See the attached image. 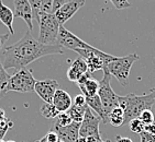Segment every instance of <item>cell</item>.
Here are the masks:
<instances>
[{"instance_id":"obj_1","label":"cell","mask_w":155,"mask_h":142,"mask_svg":"<svg viewBox=\"0 0 155 142\" xmlns=\"http://www.w3.org/2000/svg\"><path fill=\"white\" fill-rule=\"evenodd\" d=\"M55 54H63L62 48L58 45H43L35 39L31 34V31L24 34L15 44L5 48L0 55V61L6 69H22L27 68L31 62L40 59L42 57Z\"/></svg>"},{"instance_id":"obj_2","label":"cell","mask_w":155,"mask_h":142,"mask_svg":"<svg viewBox=\"0 0 155 142\" xmlns=\"http://www.w3.org/2000/svg\"><path fill=\"white\" fill-rule=\"evenodd\" d=\"M119 106L124 112V124L134 118H139L140 114L145 110H151L155 103V89L143 95H137L133 93L118 96Z\"/></svg>"},{"instance_id":"obj_3","label":"cell","mask_w":155,"mask_h":142,"mask_svg":"<svg viewBox=\"0 0 155 142\" xmlns=\"http://www.w3.org/2000/svg\"><path fill=\"white\" fill-rule=\"evenodd\" d=\"M139 59L137 54H130L124 57H114L107 63V69L122 86L128 85L132 65Z\"/></svg>"},{"instance_id":"obj_4","label":"cell","mask_w":155,"mask_h":142,"mask_svg":"<svg viewBox=\"0 0 155 142\" xmlns=\"http://www.w3.org/2000/svg\"><path fill=\"white\" fill-rule=\"evenodd\" d=\"M40 33L38 41L43 45H57V37L60 32V23L54 13H44L39 18Z\"/></svg>"},{"instance_id":"obj_5","label":"cell","mask_w":155,"mask_h":142,"mask_svg":"<svg viewBox=\"0 0 155 142\" xmlns=\"http://www.w3.org/2000/svg\"><path fill=\"white\" fill-rule=\"evenodd\" d=\"M104 71V77L99 81V89H98V96L100 98L102 104V108H104V115L108 119V115L110 112L117 106H119V101H118V95L114 93V91L111 88L110 81L111 76L110 72L108 71L107 67L102 69Z\"/></svg>"},{"instance_id":"obj_6","label":"cell","mask_w":155,"mask_h":142,"mask_svg":"<svg viewBox=\"0 0 155 142\" xmlns=\"http://www.w3.org/2000/svg\"><path fill=\"white\" fill-rule=\"evenodd\" d=\"M36 80L32 72L27 68L19 69L10 77L8 84V92H19V93H31L34 92Z\"/></svg>"},{"instance_id":"obj_7","label":"cell","mask_w":155,"mask_h":142,"mask_svg":"<svg viewBox=\"0 0 155 142\" xmlns=\"http://www.w3.org/2000/svg\"><path fill=\"white\" fill-rule=\"evenodd\" d=\"M57 45L61 48H67L72 51H77V49H90L93 48L91 45L84 42L79 37L66 30L64 26H60V32H58V37H57Z\"/></svg>"},{"instance_id":"obj_8","label":"cell","mask_w":155,"mask_h":142,"mask_svg":"<svg viewBox=\"0 0 155 142\" xmlns=\"http://www.w3.org/2000/svg\"><path fill=\"white\" fill-rule=\"evenodd\" d=\"M99 122H100V118L94 114V112L89 107H87L83 122H81L79 137L87 138V137L93 136L98 138V139H101L100 131H99Z\"/></svg>"},{"instance_id":"obj_9","label":"cell","mask_w":155,"mask_h":142,"mask_svg":"<svg viewBox=\"0 0 155 142\" xmlns=\"http://www.w3.org/2000/svg\"><path fill=\"white\" fill-rule=\"evenodd\" d=\"M85 3H86V0H68L54 12V15L61 26H63L65 22L74 17L75 13L85 6Z\"/></svg>"},{"instance_id":"obj_10","label":"cell","mask_w":155,"mask_h":142,"mask_svg":"<svg viewBox=\"0 0 155 142\" xmlns=\"http://www.w3.org/2000/svg\"><path fill=\"white\" fill-rule=\"evenodd\" d=\"M57 90H58V82L52 79L36 81L34 86V92L44 101V103H52L54 94Z\"/></svg>"},{"instance_id":"obj_11","label":"cell","mask_w":155,"mask_h":142,"mask_svg":"<svg viewBox=\"0 0 155 142\" xmlns=\"http://www.w3.org/2000/svg\"><path fill=\"white\" fill-rule=\"evenodd\" d=\"M79 128H81V122H73L69 126L62 127L54 122L53 127L51 130L56 132L58 136V139L64 142H75L79 138Z\"/></svg>"},{"instance_id":"obj_12","label":"cell","mask_w":155,"mask_h":142,"mask_svg":"<svg viewBox=\"0 0 155 142\" xmlns=\"http://www.w3.org/2000/svg\"><path fill=\"white\" fill-rule=\"evenodd\" d=\"M77 86L81 91V94L85 97H90L94 95H97L99 89V81L93 78V73L87 71L86 73L83 74L81 78L76 82Z\"/></svg>"},{"instance_id":"obj_13","label":"cell","mask_w":155,"mask_h":142,"mask_svg":"<svg viewBox=\"0 0 155 142\" xmlns=\"http://www.w3.org/2000/svg\"><path fill=\"white\" fill-rule=\"evenodd\" d=\"M15 5V17L21 18L29 26V31L33 30V14L32 8L29 0H13Z\"/></svg>"},{"instance_id":"obj_14","label":"cell","mask_w":155,"mask_h":142,"mask_svg":"<svg viewBox=\"0 0 155 142\" xmlns=\"http://www.w3.org/2000/svg\"><path fill=\"white\" fill-rule=\"evenodd\" d=\"M52 104L60 113H66L71 110L73 105V100L67 92L58 89L54 94Z\"/></svg>"},{"instance_id":"obj_15","label":"cell","mask_w":155,"mask_h":142,"mask_svg":"<svg viewBox=\"0 0 155 142\" xmlns=\"http://www.w3.org/2000/svg\"><path fill=\"white\" fill-rule=\"evenodd\" d=\"M87 71H88V66L86 61L81 57H78L77 59L73 61V63L67 70V79L72 82H77L81 78V76L86 73Z\"/></svg>"},{"instance_id":"obj_16","label":"cell","mask_w":155,"mask_h":142,"mask_svg":"<svg viewBox=\"0 0 155 142\" xmlns=\"http://www.w3.org/2000/svg\"><path fill=\"white\" fill-rule=\"evenodd\" d=\"M13 19H15L13 11L10 9L9 7H7L2 2V0H0V22L3 23L8 27L10 35L15 34V30H13Z\"/></svg>"},{"instance_id":"obj_17","label":"cell","mask_w":155,"mask_h":142,"mask_svg":"<svg viewBox=\"0 0 155 142\" xmlns=\"http://www.w3.org/2000/svg\"><path fill=\"white\" fill-rule=\"evenodd\" d=\"M86 103H87V106L97 114V116L100 118V120H101L104 124H108V119H107V117H106V115H104L101 101H100L98 94L94 95V96H90V97H86Z\"/></svg>"},{"instance_id":"obj_18","label":"cell","mask_w":155,"mask_h":142,"mask_svg":"<svg viewBox=\"0 0 155 142\" xmlns=\"http://www.w3.org/2000/svg\"><path fill=\"white\" fill-rule=\"evenodd\" d=\"M108 122L112 127H121L124 125V112L120 106H117L116 108L111 110L110 114L108 115Z\"/></svg>"},{"instance_id":"obj_19","label":"cell","mask_w":155,"mask_h":142,"mask_svg":"<svg viewBox=\"0 0 155 142\" xmlns=\"http://www.w3.org/2000/svg\"><path fill=\"white\" fill-rule=\"evenodd\" d=\"M10 77L11 76H9V73L3 68L2 63L0 61V100L8 93V84H9Z\"/></svg>"},{"instance_id":"obj_20","label":"cell","mask_w":155,"mask_h":142,"mask_svg":"<svg viewBox=\"0 0 155 142\" xmlns=\"http://www.w3.org/2000/svg\"><path fill=\"white\" fill-rule=\"evenodd\" d=\"M13 122L6 117V113L2 108H0V140H3L6 133L11 129Z\"/></svg>"},{"instance_id":"obj_21","label":"cell","mask_w":155,"mask_h":142,"mask_svg":"<svg viewBox=\"0 0 155 142\" xmlns=\"http://www.w3.org/2000/svg\"><path fill=\"white\" fill-rule=\"evenodd\" d=\"M87 107H88L87 105L86 106H76V105H72L71 110L67 113L69 114L73 122H81L84 119V116H85V113H86Z\"/></svg>"},{"instance_id":"obj_22","label":"cell","mask_w":155,"mask_h":142,"mask_svg":"<svg viewBox=\"0 0 155 142\" xmlns=\"http://www.w3.org/2000/svg\"><path fill=\"white\" fill-rule=\"evenodd\" d=\"M41 112L42 116L46 119H53V118H56L60 112L54 107V105L52 103H43V105L41 106Z\"/></svg>"},{"instance_id":"obj_23","label":"cell","mask_w":155,"mask_h":142,"mask_svg":"<svg viewBox=\"0 0 155 142\" xmlns=\"http://www.w3.org/2000/svg\"><path fill=\"white\" fill-rule=\"evenodd\" d=\"M129 127H130V130H131L132 132L140 134V133H142L144 131L145 125L141 122L140 118H134L129 122Z\"/></svg>"},{"instance_id":"obj_24","label":"cell","mask_w":155,"mask_h":142,"mask_svg":"<svg viewBox=\"0 0 155 142\" xmlns=\"http://www.w3.org/2000/svg\"><path fill=\"white\" fill-rule=\"evenodd\" d=\"M73 120L71 118V116L67 112L66 113H60L58 116L56 117V120H55V124L58 125V126H62V127H66V126H69L72 124Z\"/></svg>"},{"instance_id":"obj_25","label":"cell","mask_w":155,"mask_h":142,"mask_svg":"<svg viewBox=\"0 0 155 142\" xmlns=\"http://www.w3.org/2000/svg\"><path fill=\"white\" fill-rule=\"evenodd\" d=\"M139 118L141 119V122H143L144 125L152 124V122H155L154 114H153V112L151 110H143V112H142L140 114Z\"/></svg>"},{"instance_id":"obj_26","label":"cell","mask_w":155,"mask_h":142,"mask_svg":"<svg viewBox=\"0 0 155 142\" xmlns=\"http://www.w3.org/2000/svg\"><path fill=\"white\" fill-rule=\"evenodd\" d=\"M110 1L114 6V8L118 10L127 9V8H130V7H131L129 0H110Z\"/></svg>"},{"instance_id":"obj_27","label":"cell","mask_w":155,"mask_h":142,"mask_svg":"<svg viewBox=\"0 0 155 142\" xmlns=\"http://www.w3.org/2000/svg\"><path fill=\"white\" fill-rule=\"evenodd\" d=\"M73 105H76V106H86V97L84 96L83 94H78L75 96L74 101H73Z\"/></svg>"},{"instance_id":"obj_28","label":"cell","mask_w":155,"mask_h":142,"mask_svg":"<svg viewBox=\"0 0 155 142\" xmlns=\"http://www.w3.org/2000/svg\"><path fill=\"white\" fill-rule=\"evenodd\" d=\"M140 139L141 142H155V136L143 131L142 133H140Z\"/></svg>"},{"instance_id":"obj_29","label":"cell","mask_w":155,"mask_h":142,"mask_svg":"<svg viewBox=\"0 0 155 142\" xmlns=\"http://www.w3.org/2000/svg\"><path fill=\"white\" fill-rule=\"evenodd\" d=\"M44 139L46 140L48 142H57L58 141V136L56 134V132H54V131L50 130L44 136Z\"/></svg>"},{"instance_id":"obj_30","label":"cell","mask_w":155,"mask_h":142,"mask_svg":"<svg viewBox=\"0 0 155 142\" xmlns=\"http://www.w3.org/2000/svg\"><path fill=\"white\" fill-rule=\"evenodd\" d=\"M144 131L150 134H153L155 136V122H152V124H149V125H145V127H144Z\"/></svg>"},{"instance_id":"obj_31","label":"cell","mask_w":155,"mask_h":142,"mask_svg":"<svg viewBox=\"0 0 155 142\" xmlns=\"http://www.w3.org/2000/svg\"><path fill=\"white\" fill-rule=\"evenodd\" d=\"M9 36H10L9 33H7V34H0V51H2L3 46L6 44V42L9 39Z\"/></svg>"},{"instance_id":"obj_32","label":"cell","mask_w":155,"mask_h":142,"mask_svg":"<svg viewBox=\"0 0 155 142\" xmlns=\"http://www.w3.org/2000/svg\"><path fill=\"white\" fill-rule=\"evenodd\" d=\"M68 0H53V13L56 11L61 6H63L65 2H67Z\"/></svg>"},{"instance_id":"obj_33","label":"cell","mask_w":155,"mask_h":142,"mask_svg":"<svg viewBox=\"0 0 155 142\" xmlns=\"http://www.w3.org/2000/svg\"><path fill=\"white\" fill-rule=\"evenodd\" d=\"M117 142H133V141L130 138H127V137L117 136Z\"/></svg>"},{"instance_id":"obj_34","label":"cell","mask_w":155,"mask_h":142,"mask_svg":"<svg viewBox=\"0 0 155 142\" xmlns=\"http://www.w3.org/2000/svg\"><path fill=\"white\" fill-rule=\"evenodd\" d=\"M101 141V139H98V138H96V137H87L86 138V142H100Z\"/></svg>"},{"instance_id":"obj_35","label":"cell","mask_w":155,"mask_h":142,"mask_svg":"<svg viewBox=\"0 0 155 142\" xmlns=\"http://www.w3.org/2000/svg\"><path fill=\"white\" fill-rule=\"evenodd\" d=\"M75 142H86V138H84V137H79V138H78Z\"/></svg>"},{"instance_id":"obj_36","label":"cell","mask_w":155,"mask_h":142,"mask_svg":"<svg viewBox=\"0 0 155 142\" xmlns=\"http://www.w3.org/2000/svg\"><path fill=\"white\" fill-rule=\"evenodd\" d=\"M7 142H15V141H12V140H10V141H7Z\"/></svg>"},{"instance_id":"obj_37","label":"cell","mask_w":155,"mask_h":142,"mask_svg":"<svg viewBox=\"0 0 155 142\" xmlns=\"http://www.w3.org/2000/svg\"><path fill=\"white\" fill-rule=\"evenodd\" d=\"M100 142H110V141H102V140H101V141H100Z\"/></svg>"},{"instance_id":"obj_38","label":"cell","mask_w":155,"mask_h":142,"mask_svg":"<svg viewBox=\"0 0 155 142\" xmlns=\"http://www.w3.org/2000/svg\"><path fill=\"white\" fill-rule=\"evenodd\" d=\"M57 142H64V141H62V140H58V141H57Z\"/></svg>"},{"instance_id":"obj_39","label":"cell","mask_w":155,"mask_h":142,"mask_svg":"<svg viewBox=\"0 0 155 142\" xmlns=\"http://www.w3.org/2000/svg\"><path fill=\"white\" fill-rule=\"evenodd\" d=\"M0 142H5V141H3V140H0Z\"/></svg>"}]
</instances>
